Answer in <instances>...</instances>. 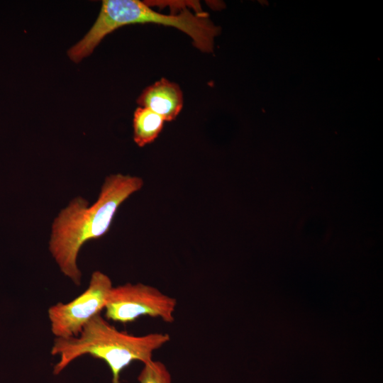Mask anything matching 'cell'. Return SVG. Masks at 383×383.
<instances>
[{
    "label": "cell",
    "instance_id": "1",
    "mask_svg": "<svg viewBox=\"0 0 383 383\" xmlns=\"http://www.w3.org/2000/svg\"><path fill=\"white\" fill-rule=\"evenodd\" d=\"M143 186L136 176L112 174L106 177L92 205L82 196L74 198L52 224L49 250L61 272L74 284H81L77 257L81 248L109 230L119 206Z\"/></svg>",
    "mask_w": 383,
    "mask_h": 383
},
{
    "label": "cell",
    "instance_id": "2",
    "mask_svg": "<svg viewBox=\"0 0 383 383\" xmlns=\"http://www.w3.org/2000/svg\"><path fill=\"white\" fill-rule=\"evenodd\" d=\"M170 340L168 333L134 335L119 331L100 314L92 318L77 336L55 338L51 349L59 360L53 374L62 372L77 358L89 355L104 360L112 374V383H119L121 371L134 361L143 364L152 360L153 353Z\"/></svg>",
    "mask_w": 383,
    "mask_h": 383
},
{
    "label": "cell",
    "instance_id": "3",
    "mask_svg": "<svg viewBox=\"0 0 383 383\" xmlns=\"http://www.w3.org/2000/svg\"><path fill=\"white\" fill-rule=\"evenodd\" d=\"M134 23H155L176 28L187 34L194 45L204 52L213 51L214 38L220 30L205 13H193L185 9L179 14L166 15L138 0H104L86 39L89 44L98 45L116 29Z\"/></svg>",
    "mask_w": 383,
    "mask_h": 383
},
{
    "label": "cell",
    "instance_id": "4",
    "mask_svg": "<svg viewBox=\"0 0 383 383\" xmlns=\"http://www.w3.org/2000/svg\"><path fill=\"white\" fill-rule=\"evenodd\" d=\"M177 300L158 289L143 283H126L112 287L105 306L109 320L131 323L148 316L160 318L166 323L174 321Z\"/></svg>",
    "mask_w": 383,
    "mask_h": 383
},
{
    "label": "cell",
    "instance_id": "5",
    "mask_svg": "<svg viewBox=\"0 0 383 383\" xmlns=\"http://www.w3.org/2000/svg\"><path fill=\"white\" fill-rule=\"evenodd\" d=\"M112 287L108 275L95 271L84 292L70 302H59L51 306L48 314L50 329L55 338L77 336L84 326L104 309Z\"/></svg>",
    "mask_w": 383,
    "mask_h": 383
},
{
    "label": "cell",
    "instance_id": "6",
    "mask_svg": "<svg viewBox=\"0 0 383 383\" xmlns=\"http://www.w3.org/2000/svg\"><path fill=\"white\" fill-rule=\"evenodd\" d=\"M183 94L179 86L161 78L146 87L138 98L140 107L149 109L165 121L174 120L183 107Z\"/></svg>",
    "mask_w": 383,
    "mask_h": 383
},
{
    "label": "cell",
    "instance_id": "7",
    "mask_svg": "<svg viewBox=\"0 0 383 383\" xmlns=\"http://www.w3.org/2000/svg\"><path fill=\"white\" fill-rule=\"evenodd\" d=\"M165 121L149 109L138 107L133 114V140L139 147L152 143L161 133Z\"/></svg>",
    "mask_w": 383,
    "mask_h": 383
},
{
    "label": "cell",
    "instance_id": "8",
    "mask_svg": "<svg viewBox=\"0 0 383 383\" xmlns=\"http://www.w3.org/2000/svg\"><path fill=\"white\" fill-rule=\"evenodd\" d=\"M138 383H172L171 374L165 365L160 361L143 364L138 377Z\"/></svg>",
    "mask_w": 383,
    "mask_h": 383
}]
</instances>
